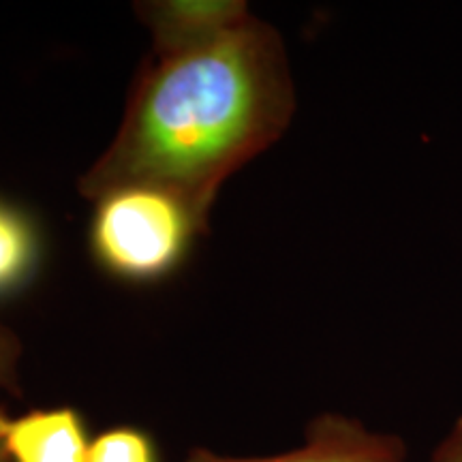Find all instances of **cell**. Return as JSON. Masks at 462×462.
Segmentation results:
<instances>
[{
    "instance_id": "cell-9",
    "label": "cell",
    "mask_w": 462,
    "mask_h": 462,
    "mask_svg": "<svg viewBox=\"0 0 462 462\" xmlns=\"http://www.w3.org/2000/svg\"><path fill=\"white\" fill-rule=\"evenodd\" d=\"M429 462H462V415L454 421L448 435L439 441Z\"/></svg>"
},
{
    "instance_id": "cell-3",
    "label": "cell",
    "mask_w": 462,
    "mask_h": 462,
    "mask_svg": "<svg viewBox=\"0 0 462 462\" xmlns=\"http://www.w3.org/2000/svg\"><path fill=\"white\" fill-rule=\"evenodd\" d=\"M187 462H407V446L398 435L366 429L360 420L326 413L310 421L306 441L289 452L231 458L195 449Z\"/></svg>"
},
{
    "instance_id": "cell-2",
    "label": "cell",
    "mask_w": 462,
    "mask_h": 462,
    "mask_svg": "<svg viewBox=\"0 0 462 462\" xmlns=\"http://www.w3.org/2000/svg\"><path fill=\"white\" fill-rule=\"evenodd\" d=\"M198 234L189 212L152 189H125L97 201L92 251L109 273L152 281L170 273Z\"/></svg>"
},
{
    "instance_id": "cell-4",
    "label": "cell",
    "mask_w": 462,
    "mask_h": 462,
    "mask_svg": "<svg viewBox=\"0 0 462 462\" xmlns=\"http://www.w3.org/2000/svg\"><path fill=\"white\" fill-rule=\"evenodd\" d=\"M140 7L159 56L212 42L251 15L242 0H159Z\"/></svg>"
},
{
    "instance_id": "cell-1",
    "label": "cell",
    "mask_w": 462,
    "mask_h": 462,
    "mask_svg": "<svg viewBox=\"0 0 462 462\" xmlns=\"http://www.w3.org/2000/svg\"><path fill=\"white\" fill-rule=\"evenodd\" d=\"M296 112L285 42L248 15L212 42L159 56L140 75L106 152L79 178L84 198L152 189L206 231L223 182L281 140Z\"/></svg>"
},
{
    "instance_id": "cell-6",
    "label": "cell",
    "mask_w": 462,
    "mask_h": 462,
    "mask_svg": "<svg viewBox=\"0 0 462 462\" xmlns=\"http://www.w3.org/2000/svg\"><path fill=\"white\" fill-rule=\"evenodd\" d=\"M39 263V234L31 218L14 206L0 204V296L31 279Z\"/></svg>"
},
{
    "instance_id": "cell-5",
    "label": "cell",
    "mask_w": 462,
    "mask_h": 462,
    "mask_svg": "<svg viewBox=\"0 0 462 462\" xmlns=\"http://www.w3.org/2000/svg\"><path fill=\"white\" fill-rule=\"evenodd\" d=\"M0 446L9 462H86L84 421L69 407L9 418L0 411Z\"/></svg>"
},
{
    "instance_id": "cell-10",
    "label": "cell",
    "mask_w": 462,
    "mask_h": 462,
    "mask_svg": "<svg viewBox=\"0 0 462 462\" xmlns=\"http://www.w3.org/2000/svg\"><path fill=\"white\" fill-rule=\"evenodd\" d=\"M0 462H9L7 454H5V449H3V446H0Z\"/></svg>"
},
{
    "instance_id": "cell-7",
    "label": "cell",
    "mask_w": 462,
    "mask_h": 462,
    "mask_svg": "<svg viewBox=\"0 0 462 462\" xmlns=\"http://www.w3.org/2000/svg\"><path fill=\"white\" fill-rule=\"evenodd\" d=\"M86 462H157L152 441L135 429L101 432L88 448Z\"/></svg>"
},
{
    "instance_id": "cell-8",
    "label": "cell",
    "mask_w": 462,
    "mask_h": 462,
    "mask_svg": "<svg viewBox=\"0 0 462 462\" xmlns=\"http://www.w3.org/2000/svg\"><path fill=\"white\" fill-rule=\"evenodd\" d=\"M22 343L17 334L0 319V390L20 392Z\"/></svg>"
}]
</instances>
